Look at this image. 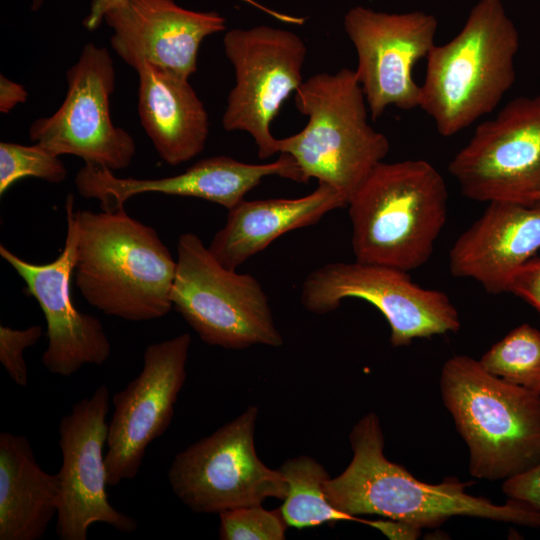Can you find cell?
<instances>
[{
    "mask_svg": "<svg viewBox=\"0 0 540 540\" xmlns=\"http://www.w3.org/2000/svg\"><path fill=\"white\" fill-rule=\"evenodd\" d=\"M353 458L337 477L325 481L329 501L352 515H379L404 521L420 529L435 528L453 516H470L540 527V510L509 499L498 505L470 495L466 484L448 478L430 484L415 478L384 454V435L378 416L370 412L352 428Z\"/></svg>",
    "mask_w": 540,
    "mask_h": 540,
    "instance_id": "cell-1",
    "label": "cell"
},
{
    "mask_svg": "<svg viewBox=\"0 0 540 540\" xmlns=\"http://www.w3.org/2000/svg\"><path fill=\"white\" fill-rule=\"evenodd\" d=\"M78 244L73 276L83 298L106 315L150 321L173 308L177 261L152 227L125 208L75 210Z\"/></svg>",
    "mask_w": 540,
    "mask_h": 540,
    "instance_id": "cell-2",
    "label": "cell"
},
{
    "mask_svg": "<svg viewBox=\"0 0 540 540\" xmlns=\"http://www.w3.org/2000/svg\"><path fill=\"white\" fill-rule=\"evenodd\" d=\"M518 49L501 0H480L455 37L432 47L419 108L440 135H456L497 107L514 84Z\"/></svg>",
    "mask_w": 540,
    "mask_h": 540,
    "instance_id": "cell-3",
    "label": "cell"
},
{
    "mask_svg": "<svg viewBox=\"0 0 540 540\" xmlns=\"http://www.w3.org/2000/svg\"><path fill=\"white\" fill-rule=\"evenodd\" d=\"M355 260L415 270L428 262L447 219L444 178L429 162H380L348 204Z\"/></svg>",
    "mask_w": 540,
    "mask_h": 540,
    "instance_id": "cell-4",
    "label": "cell"
},
{
    "mask_svg": "<svg viewBox=\"0 0 540 540\" xmlns=\"http://www.w3.org/2000/svg\"><path fill=\"white\" fill-rule=\"evenodd\" d=\"M443 402L469 449V472L506 480L540 463V394L487 372L466 355L440 375Z\"/></svg>",
    "mask_w": 540,
    "mask_h": 540,
    "instance_id": "cell-5",
    "label": "cell"
},
{
    "mask_svg": "<svg viewBox=\"0 0 540 540\" xmlns=\"http://www.w3.org/2000/svg\"><path fill=\"white\" fill-rule=\"evenodd\" d=\"M295 105L308 121L298 133L278 139L279 153L294 158L305 183L315 178L336 189L348 204L390 150L388 138L368 122L354 70L311 76L296 90Z\"/></svg>",
    "mask_w": 540,
    "mask_h": 540,
    "instance_id": "cell-6",
    "label": "cell"
},
{
    "mask_svg": "<svg viewBox=\"0 0 540 540\" xmlns=\"http://www.w3.org/2000/svg\"><path fill=\"white\" fill-rule=\"evenodd\" d=\"M176 261L172 305L203 342L233 350L283 344L254 276L224 267L194 233L179 237Z\"/></svg>",
    "mask_w": 540,
    "mask_h": 540,
    "instance_id": "cell-7",
    "label": "cell"
},
{
    "mask_svg": "<svg viewBox=\"0 0 540 540\" xmlns=\"http://www.w3.org/2000/svg\"><path fill=\"white\" fill-rule=\"evenodd\" d=\"M256 406L173 458L167 477L175 496L194 513L223 511L284 500L287 483L267 467L255 449Z\"/></svg>",
    "mask_w": 540,
    "mask_h": 540,
    "instance_id": "cell-8",
    "label": "cell"
},
{
    "mask_svg": "<svg viewBox=\"0 0 540 540\" xmlns=\"http://www.w3.org/2000/svg\"><path fill=\"white\" fill-rule=\"evenodd\" d=\"M348 298L362 299L381 312L394 347L460 328L458 311L445 292L423 288L395 267L331 262L309 273L301 286V303L315 314L335 311Z\"/></svg>",
    "mask_w": 540,
    "mask_h": 540,
    "instance_id": "cell-9",
    "label": "cell"
},
{
    "mask_svg": "<svg viewBox=\"0 0 540 540\" xmlns=\"http://www.w3.org/2000/svg\"><path fill=\"white\" fill-rule=\"evenodd\" d=\"M224 52L235 72V84L222 117L226 131L247 132L260 159L278 151L270 130L282 103L302 84L307 49L295 33L260 25L232 29L223 39Z\"/></svg>",
    "mask_w": 540,
    "mask_h": 540,
    "instance_id": "cell-10",
    "label": "cell"
},
{
    "mask_svg": "<svg viewBox=\"0 0 540 540\" xmlns=\"http://www.w3.org/2000/svg\"><path fill=\"white\" fill-rule=\"evenodd\" d=\"M448 169L471 200L533 205L540 195V95L517 97L479 124Z\"/></svg>",
    "mask_w": 540,
    "mask_h": 540,
    "instance_id": "cell-11",
    "label": "cell"
},
{
    "mask_svg": "<svg viewBox=\"0 0 540 540\" xmlns=\"http://www.w3.org/2000/svg\"><path fill=\"white\" fill-rule=\"evenodd\" d=\"M67 92L61 106L29 127V137L54 154L75 155L112 171L128 167L135 155L133 137L111 120L110 95L115 89L113 59L105 47L87 43L67 70Z\"/></svg>",
    "mask_w": 540,
    "mask_h": 540,
    "instance_id": "cell-12",
    "label": "cell"
},
{
    "mask_svg": "<svg viewBox=\"0 0 540 540\" xmlns=\"http://www.w3.org/2000/svg\"><path fill=\"white\" fill-rule=\"evenodd\" d=\"M190 345L188 333L148 345L141 372L112 396L105 455L109 486L134 479L147 447L170 426L186 380Z\"/></svg>",
    "mask_w": 540,
    "mask_h": 540,
    "instance_id": "cell-13",
    "label": "cell"
},
{
    "mask_svg": "<svg viewBox=\"0 0 540 540\" xmlns=\"http://www.w3.org/2000/svg\"><path fill=\"white\" fill-rule=\"evenodd\" d=\"M110 394L100 385L93 394L75 403L59 423L62 464L57 475L60 492L56 533L61 540H86L95 523L132 533L137 521L109 502L104 446Z\"/></svg>",
    "mask_w": 540,
    "mask_h": 540,
    "instance_id": "cell-14",
    "label": "cell"
},
{
    "mask_svg": "<svg viewBox=\"0 0 540 540\" xmlns=\"http://www.w3.org/2000/svg\"><path fill=\"white\" fill-rule=\"evenodd\" d=\"M435 16L423 11L378 12L362 6L350 9L344 29L357 54L356 78L373 120L389 106L419 108L420 86L412 70L435 45Z\"/></svg>",
    "mask_w": 540,
    "mask_h": 540,
    "instance_id": "cell-15",
    "label": "cell"
},
{
    "mask_svg": "<svg viewBox=\"0 0 540 540\" xmlns=\"http://www.w3.org/2000/svg\"><path fill=\"white\" fill-rule=\"evenodd\" d=\"M74 196L65 201L67 231L64 247L58 257L47 264L28 262L4 245L0 256L17 272L26 284L45 316L48 345L42 354V364L51 373L70 377L84 365H102L111 354V344L101 321L80 312L71 298L78 230Z\"/></svg>",
    "mask_w": 540,
    "mask_h": 540,
    "instance_id": "cell-16",
    "label": "cell"
},
{
    "mask_svg": "<svg viewBox=\"0 0 540 540\" xmlns=\"http://www.w3.org/2000/svg\"><path fill=\"white\" fill-rule=\"evenodd\" d=\"M104 21L113 32L111 47L134 70L146 62L187 79L197 70L202 41L226 27L219 13L188 10L174 0H125Z\"/></svg>",
    "mask_w": 540,
    "mask_h": 540,
    "instance_id": "cell-17",
    "label": "cell"
},
{
    "mask_svg": "<svg viewBox=\"0 0 540 540\" xmlns=\"http://www.w3.org/2000/svg\"><path fill=\"white\" fill-rule=\"evenodd\" d=\"M539 249L540 207L492 201L453 244L449 268L454 277L473 279L486 292L500 294Z\"/></svg>",
    "mask_w": 540,
    "mask_h": 540,
    "instance_id": "cell-18",
    "label": "cell"
},
{
    "mask_svg": "<svg viewBox=\"0 0 540 540\" xmlns=\"http://www.w3.org/2000/svg\"><path fill=\"white\" fill-rule=\"evenodd\" d=\"M344 206L345 197L324 183L299 198L244 199L228 210L224 226L208 249L224 267L236 270L281 235L316 224L328 212Z\"/></svg>",
    "mask_w": 540,
    "mask_h": 540,
    "instance_id": "cell-19",
    "label": "cell"
},
{
    "mask_svg": "<svg viewBox=\"0 0 540 540\" xmlns=\"http://www.w3.org/2000/svg\"><path fill=\"white\" fill-rule=\"evenodd\" d=\"M135 71L139 119L160 158L176 166L199 155L209 120L189 79L146 62Z\"/></svg>",
    "mask_w": 540,
    "mask_h": 540,
    "instance_id": "cell-20",
    "label": "cell"
},
{
    "mask_svg": "<svg viewBox=\"0 0 540 540\" xmlns=\"http://www.w3.org/2000/svg\"><path fill=\"white\" fill-rule=\"evenodd\" d=\"M57 473L44 471L23 435L0 433V540H40L57 516Z\"/></svg>",
    "mask_w": 540,
    "mask_h": 540,
    "instance_id": "cell-21",
    "label": "cell"
},
{
    "mask_svg": "<svg viewBox=\"0 0 540 540\" xmlns=\"http://www.w3.org/2000/svg\"><path fill=\"white\" fill-rule=\"evenodd\" d=\"M279 154L278 159L266 164L244 163L225 155L212 156L197 161L175 176L158 179L125 178L122 191L128 198L143 193L194 197L231 210L267 176L277 175L305 183L294 158L287 153Z\"/></svg>",
    "mask_w": 540,
    "mask_h": 540,
    "instance_id": "cell-22",
    "label": "cell"
},
{
    "mask_svg": "<svg viewBox=\"0 0 540 540\" xmlns=\"http://www.w3.org/2000/svg\"><path fill=\"white\" fill-rule=\"evenodd\" d=\"M279 470L287 483V494L279 509L288 527L304 529L337 521L368 524V520L346 514L332 505L324 486L329 475L314 458L306 455L290 458Z\"/></svg>",
    "mask_w": 540,
    "mask_h": 540,
    "instance_id": "cell-23",
    "label": "cell"
},
{
    "mask_svg": "<svg viewBox=\"0 0 540 540\" xmlns=\"http://www.w3.org/2000/svg\"><path fill=\"white\" fill-rule=\"evenodd\" d=\"M479 362L492 375L540 394V331L531 325L510 331Z\"/></svg>",
    "mask_w": 540,
    "mask_h": 540,
    "instance_id": "cell-24",
    "label": "cell"
},
{
    "mask_svg": "<svg viewBox=\"0 0 540 540\" xmlns=\"http://www.w3.org/2000/svg\"><path fill=\"white\" fill-rule=\"evenodd\" d=\"M67 169L59 158L38 143L23 145L13 142L0 143V195L18 180L34 177L59 184L65 180Z\"/></svg>",
    "mask_w": 540,
    "mask_h": 540,
    "instance_id": "cell-25",
    "label": "cell"
},
{
    "mask_svg": "<svg viewBox=\"0 0 540 540\" xmlns=\"http://www.w3.org/2000/svg\"><path fill=\"white\" fill-rule=\"evenodd\" d=\"M219 538L222 540H283L288 525L278 510L262 504L229 509L219 513Z\"/></svg>",
    "mask_w": 540,
    "mask_h": 540,
    "instance_id": "cell-26",
    "label": "cell"
},
{
    "mask_svg": "<svg viewBox=\"0 0 540 540\" xmlns=\"http://www.w3.org/2000/svg\"><path fill=\"white\" fill-rule=\"evenodd\" d=\"M42 333L40 325H32L24 329L0 326V362L11 380L20 387L28 384L24 350L35 345Z\"/></svg>",
    "mask_w": 540,
    "mask_h": 540,
    "instance_id": "cell-27",
    "label": "cell"
},
{
    "mask_svg": "<svg viewBox=\"0 0 540 540\" xmlns=\"http://www.w3.org/2000/svg\"><path fill=\"white\" fill-rule=\"evenodd\" d=\"M507 292L532 305L540 316V258H531L509 279Z\"/></svg>",
    "mask_w": 540,
    "mask_h": 540,
    "instance_id": "cell-28",
    "label": "cell"
},
{
    "mask_svg": "<svg viewBox=\"0 0 540 540\" xmlns=\"http://www.w3.org/2000/svg\"><path fill=\"white\" fill-rule=\"evenodd\" d=\"M502 491L509 499L540 510V463L522 474L504 480Z\"/></svg>",
    "mask_w": 540,
    "mask_h": 540,
    "instance_id": "cell-29",
    "label": "cell"
},
{
    "mask_svg": "<svg viewBox=\"0 0 540 540\" xmlns=\"http://www.w3.org/2000/svg\"><path fill=\"white\" fill-rule=\"evenodd\" d=\"M369 526L377 529L389 539H416L420 535L421 529L399 520H369Z\"/></svg>",
    "mask_w": 540,
    "mask_h": 540,
    "instance_id": "cell-30",
    "label": "cell"
},
{
    "mask_svg": "<svg viewBox=\"0 0 540 540\" xmlns=\"http://www.w3.org/2000/svg\"><path fill=\"white\" fill-rule=\"evenodd\" d=\"M28 93L25 88L4 75L0 76V111L8 113L17 104L27 100Z\"/></svg>",
    "mask_w": 540,
    "mask_h": 540,
    "instance_id": "cell-31",
    "label": "cell"
},
{
    "mask_svg": "<svg viewBox=\"0 0 540 540\" xmlns=\"http://www.w3.org/2000/svg\"><path fill=\"white\" fill-rule=\"evenodd\" d=\"M125 0H92L90 10L83 20L87 30H95L104 20L106 13L122 4Z\"/></svg>",
    "mask_w": 540,
    "mask_h": 540,
    "instance_id": "cell-32",
    "label": "cell"
},
{
    "mask_svg": "<svg viewBox=\"0 0 540 540\" xmlns=\"http://www.w3.org/2000/svg\"><path fill=\"white\" fill-rule=\"evenodd\" d=\"M43 3H44V0H32L31 9L33 11H38Z\"/></svg>",
    "mask_w": 540,
    "mask_h": 540,
    "instance_id": "cell-33",
    "label": "cell"
},
{
    "mask_svg": "<svg viewBox=\"0 0 540 540\" xmlns=\"http://www.w3.org/2000/svg\"><path fill=\"white\" fill-rule=\"evenodd\" d=\"M533 206L540 207V195L538 196V198H537V200L535 201V203L533 204Z\"/></svg>",
    "mask_w": 540,
    "mask_h": 540,
    "instance_id": "cell-34",
    "label": "cell"
}]
</instances>
